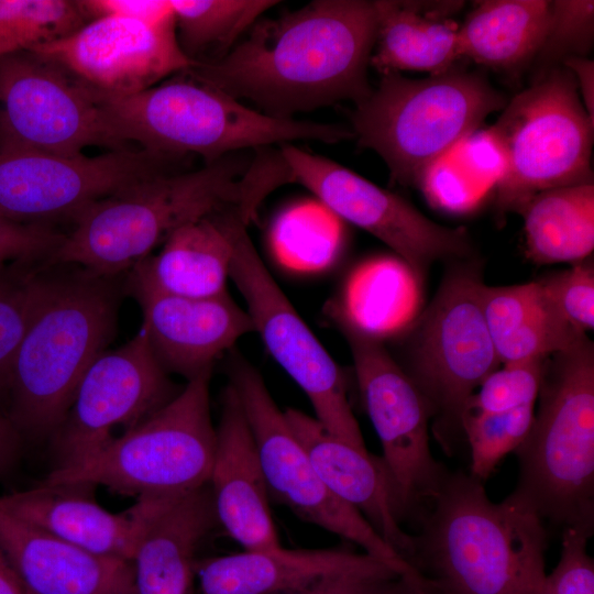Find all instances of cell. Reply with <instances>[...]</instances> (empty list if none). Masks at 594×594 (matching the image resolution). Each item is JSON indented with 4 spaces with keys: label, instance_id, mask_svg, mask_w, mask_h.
Here are the masks:
<instances>
[{
    "label": "cell",
    "instance_id": "6da1fadb",
    "mask_svg": "<svg viewBox=\"0 0 594 594\" xmlns=\"http://www.w3.org/2000/svg\"><path fill=\"white\" fill-rule=\"evenodd\" d=\"M223 57L184 70L261 112L293 119L372 91L367 67L376 41L374 1L315 0L277 19H260Z\"/></svg>",
    "mask_w": 594,
    "mask_h": 594
},
{
    "label": "cell",
    "instance_id": "7a4b0ae2",
    "mask_svg": "<svg viewBox=\"0 0 594 594\" xmlns=\"http://www.w3.org/2000/svg\"><path fill=\"white\" fill-rule=\"evenodd\" d=\"M233 154L196 170L153 175L89 205L46 263L119 276L188 222L235 209L249 224L266 196L289 183V170L280 153L251 162Z\"/></svg>",
    "mask_w": 594,
    "mask_h": 594
},
{
    "label": "cell",
    "instance_id": "3957f363",
    "mask_svg": "<svg viewBox=\"0 0 594 594\" xmlns=\"http://www.w3.org/2000/svg\"><path fill=\"white\" fill-rule=\"evenodd\" d=\"M119 276L45 264L42 295L12 360L6 414L20 435L54 433L94 360L114 337Z\"/></svg>",
    "mask_w": 594,
    "mask_h": 594
},
{
    "label": "cell",
    "instance_id": "277c9868",
    "mask_svg": "<svg viewBox=\"0 0 594 594\" xmlns=\"http://www.w3.org/2000/svg\"><path fill=\"white\" fill-rule=\"evenodd\" d=\"M472 475L446 476L422 538H416L442 594H544L546 531L516 494L492 502Z\"/></svg>",
    "mask_w": 594,
    "mask_h": 594
},
{
    "label": "cell",
    "instance_id": "5b68a950",
    "mask_svg": "<svg viewBox=\"0 0 594 594\" xmlns=\"http://www.w3.org/2000/svg\"><path fill=\"white\" fill-rule=\"evenodd\" d=\"M180 74L132 96H99L107 130L119 148L135 142L152 153L173 157L196 153L210 163L275 143L316 140L333 144L354 136L339 124L267 116Z\"/></svg>",
    "mask_w": 594,
    "mask_h": 594
},
{
    "label": "cell",
    "instance_id": "8992f818",
    "mask_svg": "<svg viewBox=\"0 0 594 594\" xmlns=\"http://www.w3.org/2000/svg\"><path fill=\"white\" fill-rule=\"evenodd\" d=\"M531 428L516 450L514 494L564 527L594 518V345L586 334L547 358Z\"/></svg>",
    "mask_w": 594,
    "mask_h": 594
},
{
    "label": "cell",
    "instance_id": "52a82bcc",
    "mask_svg": "<svg viewBox=\"0 0 594 594\" xmlns=\"http://www.w3.org/2000/svg\"><path fill=\"white\" fill-rule=\"evenodd\" d=\"M506 103L483 75L455 66L421 79L388 73L355 105L352 132L359 145L383 158L394 183L410 186Z\"/></svg>",
    "mask_w": 594,
    "mask_h": 594
},
{
    "label": "cell",
    "instance_id": "ba28073f",
    "mask_svg": "<svg viewBox=\"0 0 594 594\" xmlns=\"http://www.w3.org/2000/svg\"><path fill=\"white\" fill-rule=\"evenodd\" d=\"M211 374L188 381L168 404L87 460L42 483L101 485L122 495L182 496L209 483L217 431Z\"/></svg>",
    "mask_w": 594,
    "mask_h": 594
},
{
    "label": "cell",
    "instance_id": "9c48e42d",
    "mask_svg": "<svg viewBox=\"0 0 594 594\" xmlns=\"http://www.w3.org/2000/svg\"><path fill=\"white\" fill-rule=\"evenodd\" d=\"M490 129L505 157L494 190L499 213L519 212L547 189L593 183L594 120L564 66L547 70L507 101Z\"/></svg>",
    "mask_w": 594,
    "mask_h": 594
},
{
    "label": "cell",
    "instance_id": "30bf717a",
    "mask_svg": "<svg viewBox=\"0 0 594 594\" xmlns=\"http://www.w3.org/2000/svg\"><path fill=\"white\" fill-rule=\"evenodd\" d=\"M484 284L475 262L454 265L402 337L406 367L400 366L447 429H461L468 399L501 365L483 315Z\"/></svg>",
    "mask_w": 594,
    "mask_h": 594
},
{
    "label": "cell",
    "instance_id": "8fae6325",
    "mask_svg": "<svg viewBox=\"0 0 594 594\" xmlns=\"http://www.w3.org/2000/svg\"><path fill=\"white\" fill-rule=\"evenodd\" d=\"M233 244L230 279L265 348L308 397L333 437L365 450L339 365L296 311L260 257L240 215L228 212Z\"/></svg>",
    "mask_w": 594,
    "mask_h": 594
},
{
    "label": "cell",
    "instance_id": "7c38bea8",
    "mask_svg": "<svg viewBox=\"0 0 594 594\" xmlns=\"http://www.w3.org/2000/svg\"><path fill=\"white\" fill-rule=\"evenodd\" d=\"M229 377L253 433L270 497L305 521L360 546L400 573L418 572L356 509L326 486L258 371L233 354Z\"/></svg>",
    "mask_w": 594,
    "mask_h": 594
},
{
    "label": "cell",
    "instance_id": "4fadbf2b",
    "mask_svg": "<svg viewBox=\"0 0 594 594\" xmlns=\"http://www.w3.org/2000/svg\"><path fill=\"white\" fill-rule=\"evenodd\" d=\"M118 148L99 95L53 58L24 51L0 56V152L79 155Z\"/></svg>",
    "mask_w": 594,
    "mask_h": 594
},
{
    "label": "cell",
    "instance_id": "5bb4252c",
    "mask_svg": "<svg viewBox=\"0 0 594 594\" xmlns=\"http://www.w3.org/2000/svg\"><path fill=\"white\" fill-rule=\"evenodd\" d=\"M180 391L154 356L141 328L125 344L99 354L82 375L53 433L54 469L92 457L145 421Z\"/></svg>",
    "mask_w": 594,
    "mask_h": 594
},
{
    "label": "cell",
    "instance_id": "9a60e30c",
    "mask_svg": "<svg viewBox=\"0 0 594 594\" xmlns=\"http://www.w3.org/2000/svg\"><path fill=\"white\" fill-rule=\"evenodd\" d=\"M292 182L309 189L336 216L365 230L424 276L437 261H463L472 253L464 229L441 226L400 196L376 186L327 157L282 144Z\"/></svg>",
    "mask_w": 594,
    "mask_h": 594
},
{
    "label": "cell",
    "instance_id": "2e32d148",
    "mask_svg": "<svg viewBox=\"0 0 594 594\" xmlns=\"http://www.w3.org/2000/svg\"><path fill=\"white\" fill-rule=\"evenodd\" d=\"M173 156L143 148L97 156L0 152V216L21 223L74 218L89 205L153 175Z\"/></svg>",
    "mask_w": 594,
    "mask_h": 594
},
{
    "label": "cell",
    "instance_id": "e0dca14e",
    "mask_svg": "<svg viewBox=\"0 0 594 594\" xmlns=\"http://www.w3.org/2000/svg\"><path fill=\"white\" fill-rule=\"evenodd\" d=\"M358 385L383 449L381 458L402 516L431 498L447 475L433 459L428 433L431 408L384 343L342 327Z\"/></svg>",
    "mask_w": 594,
    "mask_h": 594
},
{
    "label": "cell",
    "instance_id": "ac0fdd59",
    "mask_svg": "<svg viewBox=\"0 0 594 594\" xmlns=\"http://www.w3.org/2000/svg\"><path fill=\"white\" fill-rule=\"evenodd\" d=\"M32 51L58 62L106 98L139 94L195 65L179 47L175 19L160 23L95 19Z\"/></svg>",
    "mask_w": 594,
    "mask_h": 594
},
{
    "label": "cell",
    "instance_id": "d6986e66",
    "mask_svg": "<svg viewBox=\"0 0 594 594\" xmlns=\"http://www.w3.org/2000/svg\"><path fill=\"white\" fill-rule=\"evenodd\" d=\"M95 486L45 484L0 496V505L25 521L91 553L132 561L152 522L182 496H145L110 513L91 496Z\"/></svg>",
    "mask_w": 594,
    "mask_h": 594
},
{
    "label": "cell",
    "instance_id": "ffe728a7",
    "mask_svg": "<svg viewBox=\"0 0 594 594\" xmlns=\"http://www.w3.org/2000/svg\"><path fill=\"white\" fill-rule=\"evenodd\" d=\"M132 295L141 306V328L154 356L168 374H179L187 382L211 374L219 358L254 332L246 310L228 292L210 298Z\"/></svg>",
    "mask_w": 594,
    "mask_h": 594
},
{
    "label": "cell",
    "instance_id": "44dd1931",
    "mask_svg": "<svg viewBox=\"0 0 594 594\" xmlns=\"http://www.w3.org/2000/svg\"><path fill=\"white\" fill-rule=\"evenodd\" d=\"M209 479L220 526L244 550L282 547L270 507V493L256 443L233 387L228 384L216 428Z\"/></svg>",
    "mask_w": 594,
    "mask_h": 594
},
{
    "label": "cell",
    "instance_id": "7402d4cb",
    "mask_svg": "<svg viewBox=\"0 0 594 594\" xmlns=\"http://www.w3.org/2000/svg\"><path fill=\"white\" fill-rule=\"evenodd\" d=\"M284 415L326 486L356 509L410 563L416 554V538L402 528L403 516L381 458L333 437L301 410L287 408Z\"/></svg>",
    "mask_w": 594,
    "mask_h": 594
},
{
    "label": "cell",
    "instance_id": "603a6c76",
    "mask_svg": "<svg viewBox=\"0 0 594 594\" xmlns=\"http://www.w3.org/2000/svg\"><path fill=\"white\" fill-rule=\"evenodd\" d=\"M0 547L31 594H138L131 561L84 550L1 505Z\"/></svg>",
    "mask_w": 594,
    "mask_h": 594
},
{
    "label": "cell",
    "instance_id": "cb8c5ba5",
    "mask_svg": "<svg viewBox=\"0 0 594 594\" xmlns=\"http://www.w3.org/2000/svg\"><path fill=\"white\" fill-rule=\"evenodd\" d=\"M382 570L400 573L365 552L283 547L197 559L195 564L201 594H293L329 576Z\"/></svg>",
    "mask_w": 594,
    "mask_h": 594
},
{
    "label": "cell",
    "instance_id": "d4e9b609",
    "mask_svg": "<svg viewBox=\"0 0 594 594\" xmlns=\"http://www.w3.org/2000/svg\"><path fill=\"white\" fill-rule=\"evenodd\" d=\"M188 222L163 242L156 254L138 262L125 287L187 298H210L228 292L233 253L228 212Z\"/></svg>",
    "mask_w": 594,
    "mask_h": 594
},
{
    "label": "cell",
    "instance_id": "484cf974",
    "mask_svg": "<svg viewBox=\"0 0 594 594\" xmlns=\"http://www.w3.org/2000/svg\"><path fill=\"white\" fill-rule=\"evenodd\" d=\"M218 525L209 483L168 506L131 561L138 594H194L198 549Z\"/></svg>",
    "mask_w": 594,
    "mask_h": 594
},
{
    "label": "cell",
    "instance_id": "4316f807",
    "mask_svg": "<svg viewBox=\"0 0 594 594\" xmlns=\"http://www.w3.org/2000/svg\"><path fill=\"white\" fill-rule=\"evenodd\" d=\"M377 33L370 65L383 75L448 72L461 58L459 25L448 19L460 1L376 0Z\"/></svg>",
    "mask_w": 594,
    "mask_h": 594
},
{
    "label": "cell",
    "instance_id": "83f0119b",
    "mask_svg": "<svg viewBox=\"0 0 594 594\" xmlns=\"http://www.w3.org/2000/svg\"><path fill=\"white\" fill-rule=\"evenodd\" d=\"M482 309L501 364L548 358L586 334L565 321L539 280L484 284Z\"/></svg>",
    "mask_w": 594,
    "mask_h": 594
},
{
    "label": "cell",
    "instance_id": "f1b7e54d",
    "mask_svg": "<svg viewBox=\"0 0 594 594\" xmlns=\"http://www.w3.org/2000/svg\"><path fill=\"white\" fill-rule=\"evenodd\" d=\"M425 307L422 275L397 255L377 256L349 277L341 324L384 343L404 337Z\"/></svg>",
    "mask_w": 594,
    "mask_h": 594
},
{
    "label": "cell",
    "instance_id": "f546056e",
    "mask_svg": "<svg viewBox=\"0 0 594 594\" xmlns=\"http://www.w3.org/2000/svg\"><path fill=\"white\" fill-rule=\"evenodd\" d=\"M549 19L550 1H480L459 26L461 57L499 73H517L536 58Z\"/></svg>",
    "mask_w": 594,
    "mask_h": 594
},
{
    "label": "cell",
    "instance_id": "4dcf8cb0",
    "mask_svg": "<svg viewBox=\"0 0 594 594\" xmlns=\"http://www.w3.org/2000/svg\"><path fill=\"white\" fill-rule=\"evenodd\" d=\"M527 257L535 264H576L594 249V185L547 189L519 210Z\"/></svg>",
    "mask_w": 594,
    "mask_h": 594
},
{
    "label": "cell",
    "instance_id": "1f68e13d",
    "mask_svg": "<svg viewBox=\"0 0 594 594\" xmlns=\"http://www.w3.org/2000/svg\"><path fill=\"white\" fill-rule=\"evenodd\" d=\"M177 42L195 64L223 57L274 0H169Z\"/></svg>",
    "mask_w": 594,
    "mask_h": 594
},
{
    "label": "cell",
    "instance_id": "d6a6232c",
    "mask_svg": "<svg viewBox=\"0 0 594 594\" xmlns=\"http://www.w3.org/2000/svg\"><path fill=\"white\" fill-rule=\"evenodd\" d=\"M87 22L79 0H0V56L57 41Z\"/></svg>",
    "mask_w": 594,
    "mask_h": 594
},
{
    "label": "cell",
    "instance_id": "836d02e7",
    "mask_svg": "<svg viewBox=\"0 0 594 594\" xmlns=\"http://www.w3.org/2000/svg\"><path fill=\"white\" fill-rule=\"evenodd\" d=\"M43 263L0 264V396H6L9 370L42 295Z\"/></svg>",
    "mask_w": 594,
    "mask_h": 594
},
{
    "label": "cell",
    "instance_id": "e575fe53",
    "mask_svg": "<svg viewBox=\"0 0 594 594\" xmlns=\"http://www.w3.org/2000/svg\"><path fill=\"white\" fill-rule=\"evenodd\" d=\"M535 408L536 405H526L505 413L462 417L473 477L484 481L506 454L521 446L531 428Z\"/></svg>",
    "mask_w": 594,
    "mask_h": 594
},
{
    "label": "cell",
    "instance_id": "d590c367",
    "mask_svg": "<svg viewBox=\"0 0 594 594\" xmlns=\"http://www.w3.org/2000/svg\"><path fill=\"white\" fill-rule=\"evenodd\" d=\"M546 360L541 358L503 364L502 369L493 371L468 399L462 417L498 414L536 405Z\"/></svg>",
    "mask_w": 594,
    "mask_h": 594
},
{
    "label": "cell",
    "instance_id": "8d00e7d4",
    "mask_svg": "<svg viewBox=\"0 0 594 594\" xmlns=\"http://www.w3.org/2000/svg\"><path fill=\"white\" fill-rule=\"evenodd\" d=\"M594 36L592 0L550 1V19L543 43L534 61L543 73L575 56L586 57Z\"/></svg>",
    "mask_w": 594,
    "mask_h": 594
},
{
    "label": "cell",
    "instance_id": "74e56055",
    "mask_svg": "<svg viewBox=\"0 0 594 594\" xmlns=\"http://www.w3.org/2000/svg\"><path fill=\"white\" fill-rule=\"evenodd\" d=\"M415 185L430 206L451 215L475 210L490 193L474 178L453 148L429 164Z\"/></svg>",
    "mask_w": 594,
    "mask_h": 594
},
{
    "label": "cell",
    "instance_id": "f35d334b",
    "mask_svg": "<svg viewBox=\"0 0 594 594\" xmlns=\"http://www.w3.org/2000/svg\"><path fill=\"white\" fill-rule=\"evenodd\" d=\"M560 315L575 330L594 328V267L584 260L538 279Z\"/></svg>",
    "mask_w": 594,
    "mask_h": 594
},
{
    "label": "cell",
    "instance_id": "ab89813d",
    "mask_svg": "<svg viewBox=\"0 0 594 594\" xmlns=\"http://www.w3.org/2000/svg\"><path fill=\"white\" fill-rule=\"evenodd\" d=\"M591 531L566 527L560 560L546 575L544 594H594V563L587 553Z\"/></svg>",
    "mask_w": 594,
    "mask_h": 594
},
{
    "label": "cell",
    "instance_id": "60d3db41",
    "mask_svg": "<svg viewBox=\"0 0 594 594\" xmlns=\"http://www.w3.org/2000/svg\"><path fill=\"white\" fill-rule=\"evenodd\" d=\"M64 238L47 224L21 223L0 216V264L47 262Z\"/></svg>",
    "mask_w": 594,
    "mask_h": 594
},
{
    "label": "cell",
    "instance_id": "b9f144b4",
    "mask_svg": "<svg viewBox=\"0 0 594 594\" xmlns=\"http://www.w3.org/2000/svg\"><path fill=\"white\" fill-rule=\"evenodd\" d=\"M89 21L123 18L150 23L175 19L169 0H79Z\"/></svg>",
    "mask_w": 594,
    "mask_h": 594
},
{
    "label": "cell",
    "instance_id": "7bdbcfd3",
    "mask_svg": "<svg viewBox=\"0 0 594 594\" xmlns=\"http://www.w3.org/2000/svg\"><path fill=\"white\" fill-rule=\"evenodd\" d=\"M399 574L394 570L340 574L322 579L310 587L293 594H370Z\"/></svg>",
    "mask_w": 594,
    "mask_h": 594
},
{
    "label": "cell",
    "instance_id": "ee69618b",
    "mask_svg": "<svg viewBox=\"0 0 594 594\" xmlns=\"http://www.w3.org/2000/svg\"><path fill=\"white\" fill-rule=\"evenodd\" d=\"M574 76L579 95L588 114L594 120V64L588 57H570L563 62Z\"/></svg>",
    "mask_w": 594,
    "mask_h": 594
},
{
    "label": "cell",
    "instance_id": "f6af8a7d",
    "mask_svg": "<svg viewBox=\"0 0 594 594\" xmlns=\"http://www.w3.org/2000/svg\"><path fill=\"white\" fill-rule=\"evenodd\" d=\"M22 436L0 408V477L9 474L16 464L21 450Z\"/></svg>",
    "mask_w": 594,
    "mask_h": 594
},
{
    "label": "cell",
    "instance_id": "bcb514c9",
    "mask_svg": "<svg viewBox=\"0 0 594 594\" xmlns=\"http://www.w3.org/2000/svg\"><path fill=\"white\" fill-rule=\"evenodd\" d=\"M370 594H437L420 573L399 574Z\"/></svg>",
    "mask_w": 594,
    "mask_h": 594
},
{
    "label": "cell",
    "instance_id": "7dc6e473",
    "mask_svg": "<svg viewBox=\"0 0 594 594\" xmlns=\"http://www.w3.org/2000/svg\"><path fill=\"white\" fill-rule=\"evenodd\" d=\"M0 594H31L0 547Z\"/></svg>",
    "mask_w": 594,
    "mask_h": 594
}]
</instances>
